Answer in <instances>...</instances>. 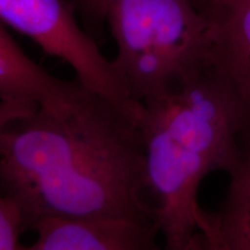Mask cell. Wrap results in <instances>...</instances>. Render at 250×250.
Wrapping results in <instances>:
<instances>
[{"mask_svg":"<svg viewBox=\"0 0 250 250\" xmlns=\"http://www.w3.org/2000/svg\"><path fill=\"white\" fill-rule=\"evenodd\" d=\"M145 181L162 250H203L198 192L208 175L229 174L249 121L208 62L140 102Z\"/></svg>","mask_w":250,"mask_h":250,"instance_id":"7a4b0ae2","label":"cell"},{"mask_svg":"<svg viewBox=\"0 0 250 250\" xmlns=\"http://www.w3.org/2000/svg\"><path fill=\"white\" fill-rule=\"evenodd\" d=\"M205 11L211 24L208 62L233 90L250 125V0H206Z\"/></svg>","mask_w":250,"mask_h":250,"instance_id":"8992f818","label":"cell"},{"mask_svg":"<svg viewBox=\"0 0 250 250\" xmlns=\"http://www.w3.org/2000/svg\"><path fill=\"white\" fill-rule=\"evenodd\" d=\"M140 102L89 90L72 104L37 107L0 133V188L26 230L54 218L153 217Z\"/></svg>","mask_w":250,"mask_h":250,"instance_id":"6da1fadb","label":"cell"},{"mask_svg":"<svg viewBox=\"0 0 250 250\" xmlns=\"http://www.w3.org/2000/svg\"><path fill=\"white\" fill-rule=\"evenodd\" d=\"M201 239L203 250H226L223 245L210 233L201 232Z\"/></svg>","mask_w":250,"mask_h":250,"instance_id":"7c38bea8","label":"cell"},{"mask_svg":"<svg viewBox=\"0 0 250 250\" xmlns=\"http://www.w3.org/2000/svg\"><path fill=\"white\" fill-rule=\"evenodd\" d=\"M83 13L95 22H102L107 19L111 0H76Z\"/></svg>","mask_w":250,"mask_h":250,"instance_id":"8fae6325","label":"cell"},{"mask_svg":"<svg viewBox=\"0 0 250 250\" xmlns=\"http://www.w3.org/2000/svg\"><path fill=\"white\" fill-rule=\"evenodd\" d=\"M79 81L55 77L34 62L0 23V100L44 108H64L86 93Z\"/></svg>","mask_w":250,"mask_h":250,"instance_id":"52a82bcc","label":"cell"},{"mask_svg":"<svg viewBox=\"0 0 250 250\" xmlns=\"http://www.w3.org/2000/svg\"><path fill=\"white\" fill-rule=\"evenodd\" d=\"M37 108V105L27 104V103L6 102L0 100V133L9 124L19 118L27 116Z\"/></svg>","mask_w":250,"mask_h":250,"instance_id":"30bf717a","label":"cell"},{"mask_svg":"<svg viewBox=\"0 0 250 250\" xmlns=\"http://www.w3.org/2000/svg\"><path fill=\"white\" fill-rule=\"evenodd\" d=\"M115 67L143 102L208 64L210 19L193 0H111Z\"/></svg>","mask_w":250,"mask_h":250,"instance_id":"3957f363","label":"cell"},{"mask_svg":"<svg viewBox=\"0 0 250 250\" xmlns=\"http://www.w3.org/2000/svg\"><path fill=\"white\" fill-rule=\"evenodd\" d=\"M21 250H162L153 217L54 218L33 228Z\"/></svg>","mask_w":250,"mask_h":250,"instance_id":"5b68a950","label":"cell"},{"mask_svg":"<svg viewBox=\"0 0 250 250\" xmlns=\"http://www.w3.org/2000/svg\"><path fill=\"white\" fill-rule=\"evenodd\" d=\"M0 22L66 62L89 92L115 101L134 102L112 59L109 61L81 29L62 0H0Z\"/></svg>","mask_w":250,"mask_h":250,"instance_id":"277c9868","label":"cell"},{"mask_svg":"<svg viewBox=\"0 0 250 250\" xmlns=\"http://www.w3.org/2000/svg\"><path fill=\"white\" fill-rule=\"evenodd\" d=\"M228 176L220 208L215 213L201 208L198 229L213 235L226 250H250V129L242 138L239 161Z\"/></svg>","mask_w":250,"mask_h":250,"instance_id":"ba28073f","label":"cell"},{"mask_svg":"<svg viewBox=\"0 0 250 250\" xmlns=\"http://www.w3.org/2000/svg\"><path fill=\"white\" fill-rule=\"evenodd\" d=\"M26 232L14 203L0 188V250H21V234Z\"/></svg>","mask_w":250,"mask_h":250,"instance_id":"9c48e42d","label":"cell"}]
</instances>
